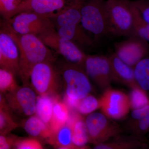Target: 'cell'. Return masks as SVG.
<instances>
[{
	"label": "cell",
	"instance_id": "1",
	"mask_svg": "<svg viewBox=\"0 0 149 149\" xmlns=\"http://www.w3.org/2000/svg\"><path fill=\"white\" fill-rule=\"evenodd\" d=\"M8 29L18 46L19 55L18 74L23 85H27L32 68L40 63L52 61L53 55L47 46L37 35H17L10 28Z\"/></svg>",
	"mask_w": 149,
	"mask_h": 149
},
{
	"label": "cell",
	"instance_id": "2",
	"mask_svg": "<svg viewBox=\"0 0 149 149\" xmlns=\"http://www.w3.org/2000/svg\"><path fill=\"white\" fill-rule=\"evenodd\" d=\"M105 6L109 35L128 37L135 32L131 1L105 0Z\"/></svg>",
	"mask_w": 149,
	"mask_h": 149
},
{
	"label": "cell",
	"instance_id": "3",
	"mask_svg": "<svg viewBox=\"0 0 149 149\" xmlns=\"http://www.w3.org/2000/svg\"><path fill=\"white\" fill-rule=\"evenodd\" d=\"M105 1H82L80 24L86 31L94 35L95 42L104 36L109 35Z\"/></svg>",
	"mask_w": 149,
	"mask_h": 149
},
{
	"label": "cell",
	"instance_id": "4",
	"mask_svg": "<svg viewBox=\"0 0 149 149\" xmlns=\"http://www.w3.org/2000/svg\"><path fill=\"white\" fill-rule=\"evenodd\" d=\"M60 75L65 85V97L78 101L92 91L89 77L83 67L66 61L62 65Z\"/></svg>",
	"mask_w": 149,
	"mask_h": 149
},
{
	"label": "cell",
	"instance_id": "5",
	"mask_svg": "<svg viewBox=\"0 0 149 149\" xmlns=\"http://www.w3.org/2000/svg\"><path fill=\"white\" fill-rule=\"evenodd\" d=\"M60 75L51 62L40 63L31 70L27 85L31 87L38 95L52 96L58 90Z\"/></svg>",
	"mask_w": 149,
	"mask_h": 149
},
{
	"label": "cell",
	"instance_id": "6",
	"mask_svg": "<svg viewBox=\"0 0 149 149\" xmlns=\"http://www.w3.org/2000/svg\"><path fill=\"white\" fill-rule=\"evenodd\" d=\"M10 28L17 35L32 34L38 37L55 30L48 16L32 12L19 13L11 19Z\"/></svg>",
	"mask_w": 149,
	"mask_h": 149
},
{
	"label": "cell",
	"instance_id": "7",
	"mask_svg": "<svg viewBox=\"0 0 149 149\" xmlns=\"http://www.w3.org/2000/svg\"><path fill=\"white\" fill-rule=\"evenodd\" d=\"M114 47L116 55L133 68L149 55V42L135 32L126 40L115 43Z\"/></svg>",
	"mask_w": 149,
	"mask_h": 149
},
{
	"label": "cell",
	"instance_id": "8",
	"mask_svg": "<svg viewBox=\"0 0 149 149\" xmlns=\"http://www.w3.org/2000/svg\"><path fill=\"white\" fill-rule=\"evenodd\" d=\"M4 95L10 111L26 117L35 114L38 95L30 86H18Z\"/></svg>",
	"mask_w": 149,
	"mask_h": 149
},
{
	"label": "cell",
	"instance_id": "9",
	"mask_svg": "<svg viewBox=\"0 0 149 149\" xmlns=\"http://www.w3.org/2000/svg\"><path fill=\"white\" fill-rule=\"evenodd\" d=\"M103 113L93 112L85 120L90 142L95 145L105 143L120 132L119 127Z\"/></svg>",
	"mask_w": 149,
	"mask_h": 149
},
{
	"label": "cell",
	"instance_id": "10",
	"mask_svg": "<svg viewBox=\"0 0 149 149\" xmlns=\"http://www.w3.org/2000/svg\"><path fill=\"white\" fill-rule=\"evenodd\" d=\"M39 37L48 47L56 51L66 61L84 68L87 55L75 43L60 37L55 30Z\"/></svg>",
	"mask_w": 149,
	"mask_h": 149
},
{
	"label": "cell",
	"instance_id": "11",
	"mask_svg": "<svg viewBox=\"0 0 149 149\" xmlns=\"http://www.w3.org/2000/svg\"><path fill=\"white\" fill-rule=\"evenodd\" d=\"M100 101V108L110 119H122L128 114L130 109L129 96L118 90L108 88Z\"/></svg>",
	"mask_w": 149,
	"mask_h": 149
},
{
	"label": "cell",
	"instance_id": "12",
	"mask_svg": "<svg viewBox=\"0 0 149 149\" xmlns=\"http://www.w3.org/2000/svg\"><path fill=\"white\" fill-rule=\"evenodd\" d=\"M84 67L88 77L100 88L104 90L109 88L113 80L108 57L87 55Z\"/></svg>",
	"mask_w": 149,
	"mask_h": 149
},
{
	"label": "cell",
	"instance_id": "13",
	"mask_svg": "<svg viewBox=\"0 0 149 149\" xmlns=\"http://www.w3.org/2000/svg\"><path fill=\"white\" fill-rule=\"evenodd\" d=\"M0 50L8 69L15 75L18 74L19 51L16 41L8 29H0Z\"/></svg>",
	"mask_w": 149,
	"mask_h": 149
},
{
	"label": "cell",
	"instance_id": "14",
	"mask_svg": "<svg viewBox=\"0 0 149 149\" xmlns=\"http://www.w3.org/2000/svg\"><path fill=\"white\" fill-rule=\"evenodd\" d=\"M113 80L128 85L130 88L136 86L133 68L126 64L113 53L108 57Z\"/></svg>",
	"mask_w": 149,
	"mask_h": 149
},
{
	"label": "cell",
	"instance_id": "15",
	"mask_svg": "<svg viewBox=\"0 0 149 149\" xmlns=\"http://www.w3.org/2000/svg\"><path fill=\"white\" fill-rule=\"evenodd\" d=\"M64 5L65 0H26L17 6L15 13L17 12H32L48 16L61 9Z\"/></svg>",
	"mask_w": 149,
	"mask_h": 149
},
{
	"label": "cell",
	"instance_id": "16",
	"mask_svg": "<svg viewBox=\"0 0 149 149\" xmlns=\"http://www.w3.org/2000/svg\"><path fill=\"white\" fill-rule=\"evenodd\" d=\"M81 24L57 28V34L62 38L71 41L84 47H90L95 44L93 38L86 33ZM78 46V45H77Z\"/></svg>",
	"mask_w": 149,
	"mask_h": 149
},
{
	"label": "cell",
	"instance_id": "17",
	"mask_svg": "<svg viewBox=\"0 0 149 149\" xmlns=\"http://www.w3.org/2000/svg\"><path fill=\"white\" fill-rule=\"evenodd\" d=\"M129 128L135 138L141 140L149 131V104L132 110L129 121Z\"/></svg>",
	"mask_w": 149,
	"mask_h": 149
},
{
	"label": "cell",
	"instance_id": "18",
	"mask_svg": "<svg viewBox=\"0 0 149 149\" xmlns=\"http://www.w3.org/2000/svg\"><path fill=\"white\" fill-rule=\"evenodd\" d=\"M82 1L77 0L73 4L60 12L56 16L57 28L80 24V7Z\"/></svg>",
	"mask_w": 149,
	"mask_h": 149
},
{
	"label": "cell",
	"instance_id": "19",
	"mask_svg": "<svg viewBox=\"0 0 149 149\" xmlns=\"http://www.w3.org/2000/svg\"><path fill=\"white\" fill-rule=\"evenodd\" d=\"M72 121L70 117L68 122L60 127L48 141L56 148L58 149L74 148L72 141Z\"/></svg>",
	"mask_w": 149,
	"mask_h": 149
},
{
	"label": "cell",
	"instance_id": "20",
	"mask_svg": "<svg viewBox=\"0 0 149 149\" xmlns=\"http://www.w3.org/2000/svg\"><path fill=\"white\" fill-rule=\"evenodd\" d=\"M22 126L27 134L36 139L41 138L48 141L52 135L49 126L35 114L29 116L24 120Z\"/></svg>",
	"mask_w": 149,
	"mask_h": 149
},
{
	"label": "cell",
	"instance_id": "21",
	"mask_svg": "<svg viewBox=\"0 0 149 149\" xmlns=\"http://www.w3.org/2000/svg\"><path fill=\"white\" fill-rule=\"evenodd\" d=\"M71 119L72 143L75 148L85 147L90 140L85 120L80 116L71 118Z\"/></svg>",
	"mask_w": 149,
	"mask_h": 149
},
{
	"label": "cell",
	"instance_id": "22",
	"mask_svg": "<svg viewBox=\"0 0 149 149\" xmlns=\"http://www.w3.org/2000/svg\"><path fill=\"white\" fill-rule=\"evenodd\" d=\"M70 117L69 108L66 103L58 99H54L53 117L50 125L52 134L68 122Z\"/></svg>",
	"mask_w": 149,
	"mask_h": 149
},
{
	"label": "cell",
	"instance_id": "23",
	"mask_svg": "<svg viewBox=\"0 0 149 149\" xmlns=\"http://www.w3.org/2000/svg\"><path fill=\"white\" fill-rule=\"evenodd\" d=\"M54 103L52 96H37L35 115L49 128L53 117Z\"/></svg>",
	"mask_w": 149,
	"mask_h": 149
},
{
	"label": "cell",
	"instance_id": "24",
	"mask_svg": "<svg viewBox=\"0 0 149 149\" xmlns=\"http://www.w3.org/2000/svg\"><path fill=\"white\" fill-rule=\"evenodd\" d=\"M136 84L147 94L149 93V55L133 68Z\"/></svg>",
	"mask_w": 149,
	"mask_h": 149
},
{
	"label": "cell",
	"instance_id": "25",
	"mask_svg": "<svg viewBox=\"0 0 149 149\" xmlns=\"http://www.w3.org/2000/svg\"><path fill=\"white\" fill-rule=\"evenodd\" d=\"M129 95L130 109H138L149 104V97L148 94L138 85L131 88Z\"/></svg>",
	"mask_w": 149,
	"mask_h": 149
},
{
	"label": "cell",
	"instance_id": "26",
	"mask_svg": "<svg viewBox=\"0 0 149 149\" xmlns=\"http://www.w3.org/2000/svg\"><path fill=\"white\" fill-rule=\"evenodd\" d=\"M132 5L134 32L149 42V23L144 20L132 3Z\"/></svg>",
	"mask_w": 149,
	"mask_h": 149
},
{
	"label": "cell",
	"instance_id": "27",
	"mask_svg": "<svg viewBox=\"0 0 149 149\" xmlns=\"http://www.w3.org/2000/svg\"><path fill=\"white\" fill-rule=\"evenodd\" d=\"M140 140L136 138L133 140L127 141H119L109 143L95 145V149H136L142 146Z\"/></svg>",
	"mask_w": 149,
	"mask_h": 149
},
{
	"label": "cell",
	"instance_id": "28",
	"mask_svg": "<svg viewBox=\"0 0 149 149\" xmlns=\"http://www.w3.org/2000/svg\"><path fill=\"white\" fill-rule=\"evenodd\" d=\"M14 75L9 70L0 68V92L6 94L18 87Z\"/></svg>",
	"mask_w": 149,
	"mask_h": 149
},
{
	"label": "cell",
	"instance_id": "29",
	"mask_svg": "<svg viewBox=\"0 0 149 149\" xmlns=\"http://www.w3.org/2000/svg\"><path fill=\"white\" fill-rule=\"evenodd\" d=\"M99 108H100L99 100L89 94L79 101L76 109L80 114L89 115Z\"/></svg>",
	"mask_w": 149,
	"mask_h": 149
},
{
	"label": "cell",
	"instance_id": "30",
	"mask_svg": "<svg viewBox=\"0 0 149 149\" xmlns=\"http://www.w3.org/2000/svg\"><path fill=\"white\" fill-rule=\"evenodd\" d=\"M19 126L12 117L10 112L0 109V135L10 134Z\"/></svg>",
	"mask_w": 149,
	"mask_h": 149
},
{
	"label": "cell",
	"instance_id": "31",
	"mask_svg": "<svg viewBox=\"0 0 149 149\" xmlns=\"http://www.w3.org/2000/svg\"><path fill=\"white\" fill-rule=\"evenodd\" d=\"M13 148L17 149H42L43 146L36 138H17Z\"/></svg>",
	"mask_w": 149,
	"mask_h": 149
},
{
	"label": "cell",
	"instance_id": "32",
	"mask_svg": "<svg viewBox=\"0 0 149 149\" xmlns=\"http://www.w3.org/2000/svg\"><path fill=\"white\" fill-rule=\"evenodd\" d=\"M131 3L144 20L149 23V0H136L131 1Z\"/></svg>",
	"mask_w": 149,
	"mask_h": 149
},
{
	"label": "cell",
	"instance_id": "33",
	"mask_svg": "<svg viewBox=\"0 0 149 149\" xmlns=\"http://www.w3.org/2000/svg\"><path fill=\"white\" fill-rule=\"evenodd\" d=\"M17 3V0H0V12L6 15L14 14Z\"/></svg>",
	"mask_w": 149,
	"mask_h": 149
},
{
	"label": "cell",
	"instance_id": "34",
	"mask_svg": "<svg viewBox=\"0 0 149 149\" xmlns=\"http://www.w3.org/2000/svg\"><path fill=\"white\" fill-rule=\"evenodd\" d=\"M7 135H0V149L13 148L18 137Z\"/></svg>",
	"mask_w": 149,
	"mask_h": 149
},
{
	"label": "cell",
	"instance_id": "35",
	"mask_svg": "<svg viewBox=\"0 0 149 149\" xmlns=\"http://www.w3.org/2000/svg\"><path fill=\"white\" fill-rule=\"evenodd\" d=\"M0 109L9 112H11L8 106L5 95L1 92H0Z\"/></svg>",
	"mask_w": 149,
	"mask_h": 149
},
{
	"label": "cell",
	"instance_id": "36",
	"mask_svg": "<svg viewBox=\"0 0 149 149\" xmlns=\"http://www.w3.org/2000/svg\"><path fill=\"white\" fill-rule=\"evenodd\" d=\"M0 68H4V69L8 70L4 60L2 54L1 50H0Z\"/></svg>",
	"mask_w": 149,
	"mask_h": 149
},
{
	"label": "cell",
	"instance_id": "37",
	"mask_svg": "<svg viewBox=\"0 0 149 149\" xmlns=\"http://www.w3.org/2000/svg\"><path fill=\"white\" fill-rule=\"evenodd\" d=\"M78 1H87V0H78Z\"/></svg>",
	"mask_w": 149,
	"mask_h": 149
},
{
	"label": "cell",
	"instance_id": "38",
	"mask_svg": "<svg viewBox=\"0 0 149 149\" xmlns=\"http://www.w3.org/2000/svg\"><path fill=\"white\" fill-rule=\"evenodd\" d=\"M19 0H17V2H19Z\"/></svg>",
	"mask_w": 149,
	"mask_h": 149
}]
</instances>
